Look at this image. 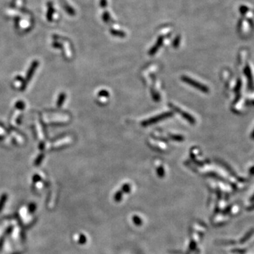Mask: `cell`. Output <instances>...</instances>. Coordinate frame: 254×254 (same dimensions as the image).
<instances>
[{
	"mask_svg": "<svg viewBox=\"0 0 254 254\" xmlns=\"http://www.w3.org/2000/svg\"><path fill=\"white\" fill-rule=\"evenodd\" d=\"M64 99V95H61L60 97H59V101H58L59 102H58V106H60L61 104H62V103H63Z\"/></svg>",
	"mask_w": 254,
	"mask_h": 254,
	"instance_id": "cell-1",
	"label": "cell"
}]
</instances>
